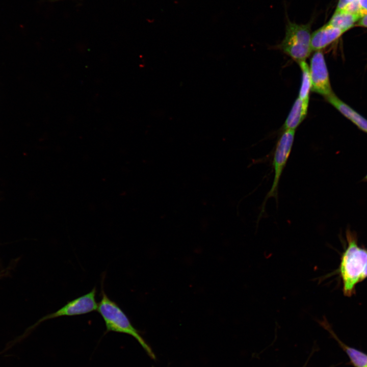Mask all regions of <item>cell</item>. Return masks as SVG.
Listing matches in <instances>:
<instances>
[{
    "label": "cell",
    "mask_w": 367,
    "mask_h": 367,
    "mask_svg": "<svg viewBox=\"0 0 367 367\" xmlns=\"http://www.w3.org/2000/svg\"><path fill=\"white\" fill-rule=\"evenodd\" d=\"M96 288L94 287L89 292L68 301L66 304L56 311L48 314L39 319L31 326L29 331L41 323L61 317H70L85 314L97 310L98 303L96 300Z\"/></svg>",
    "instance_id": "5"
},
{
    "label": "cell",
    "mask_w": 367,
    "mask_h": 367,
    "mask_svg": "<svg viewBox=\"0 0 367 367\" xmlns=\"http://www.w3.org/2000/svg\"><path fill=\"white\" fill-rule=\"evenodd\" d=\"M295 134V130H283L276 144L272 160L273 181L263 202L259 217H261L264 213L265 205L268 199L274 198L278 204L279 183L292 151Z\"/></svg>",
    "instance_id": "4"
},
{
    "label": "cell",
    "mask_w": 367,
    "mask_h": 367,
    "mask_svg": "<svg viewBox=\"0 0 367 367\" xmlns=\"http://www.w3.org/2000/svg\"><path fill=\"white\" fill-rule=\"evenodd\" d=\"M361 17L367 14V0H358Z\"/></svg>",
    "instance_id": "14"
},
{
    "label": "cell",
    "mask_w": 367,
    "mask_h": 367,
    "mask_svg": "<svg viewBox=\"0 0 367 367\" xmlns=\"http://www.w3.org/2000/svg\"><path fill=\"white\" fill-rule=\"evenodd\" d=\"M308 103L297 97L283 125V131L295 130L299 126L306 116Z\"/></svg>",
    "instance_id": "9"
},
{
    "label": "cell",
    "mask_w": 367,
    "mask_h": 367,
    "mask_svg": "<svg viewBox=\"0 0 367 367\" xmlns=\"http://www.w3.org/2000/svg\"><path fill=\"white\" fill-rule=\"evenodd\" d=\"M104 277L103 276L101 281L100 300L98 303L97 311L103 320L106 327V332H115L131 335L139 342L147 355L155 360L156 357L154 352L138 330L133 325L119 305L106 293L103 287Z\"/></svg>",
    "instance_id": "2"
},
{
    "label": "cell",
    "mask_w": 367,
    "mask_h": 367,
    "mask_svg": "<svg viewBox=\"0 0 367 367\" xmlns=\"http://www.w3.org/2000/svg\"><path fill=\"white\" fill-rule=\"evenodd\" d=\"M328 101L361 130L367 133V120L339 99L334 93L326 97Z\"/></svg>",
    "instance_id": "8"
},
{
    "label": "cell",
    "mask_w": 367,
    "mask_h": 367,
    "mask_svg": "<svg viewBox=\"0 0 367 367\" xmlns=\"http://www.w3.org/2000/svg\"><path fill=\"white\" fill-rule=\"evenodd\" d=\"M319 323L325 329L327 330L333 337L337 340L341 347L347 354L352 363L355 367H367L366 354L355 349L347 346L342 343L336 336L327 322L323 321L320 322Z\"/></svg>",
    "instance_id": "10"
},
{
    "label": "cell",
    "mask_w": 367,
    "mask_h": 367,
    "mask_svg": "<svg viewBox=\"0 0 367 367\" xmlns=\"http://www.w3.org/2000/svg\"><path fill=\"white\" fill-rule=\"evenodd\" d=\"M358 21V25L367 28V14L361 17Z\"/></svg>",
    "instance_id": "15"
},
{
    "label": "cell",
    "mask_w": 367,
    "mask_h": 367,
    "mask_svg": "<svg viewBox=\"0 0 367 367\" xmlns=\"http://www.w3.org/2000/svg\"><path fill=\"white\" fill-rule=\"evenodd\" d=\"M305 365H304V366H303V367H305Z\"/></svg>",
    "instance_id": "17"
},
{
    "label": "cell",
    "mask_w": 367,
    "mask_h": 367,
    "mask_svg": "<svg viewBox=\"0 0 367 367\" xmlns=\"http://www.w3.org/2000/svg\"><path fill=\"white\" fill-rule=\"evenodd\" d=\"M360 18L357 14L336 10L328 23L345 32L352 28Z\"/></svg>",
    "instance_id": "11"
},
{
    "label": "cell",
    "mask_w": 367,
    "mask_h": 367,
    "mask_svg": "<svg viewBox=\"0 0 367 367\" xmlns=\"http://www.w3.org/2000/svg\"><path fill=\"white\" fill-rule=\"evenodd\" d=\"M344 33L327 23L311 34L310 45L312 51L321 50L337 40Z\"/></svg>",
    "instance_id": "7"
},
{
    "label": "cell",
    "mask_w": 367,
    "mask_h": 367,
    "mask_svg": "<svg viewBox=\"0 0 367 367\" xmlns=\"http://www.w3.org/2000/svg\"><path fill=\"white\" fill-rule=\"evenodd\" d=\"M311 25L310 22L303 24L289 20L287 21L280 48L298 63L305 61L312 51L310 45Z\"/></svg>",
    "instance_id": "3"
},
{
    "label": "cell",
    "mask_w": 367,
    "mask_h": 367,
    "mask_svg": "<svg viewBox=\"0 0 367 367\" xmlns=\"http://www.w3.org/2000/svg\"><path fill=\"white\" fill-rule=\"evenodd\" d=\"M357 0H339L336 10H343L349 4Z\"/></svg>",
    "instance_id": "13"
},
{
    "label": "cell",
    "mask_w": 367,
    "mask_h": 367,
    "mask_svg": "<svg viewBox=\"0 0 367 367\" xmlns=\"http://www.w3.org/2000/svg\"><path fill=\"white\" fill-rule=\"evenodd\" d=\"M309 71L312 92L325 97L333 93L324 56L321 50L316 51L312 55Z\"/></svg>",
    "instance_id": "6"
},
{
    "label": "cell",
    "mask_w": 367,
    "mask_h": 367,
    "mask_svg": "<svg viewBox=\"0 0 367 367\" xmlns=\"http://www.w3.org/2000/svg\"><path fill=\"white\" fill-rule=\"evenodd\" d=\"M364 179L367 180V174H366V175L365 176Z\"/></svg>",
    "instance_id": "16"
},
{
    "label": "cell",
    "mask_w": 367,
    "mask_h": 367,
    "mask_svg": "<svg viewBox=\"0 0 367 367\" xmlns=\"http://www.w3.org/2000/svg\"><path fill=\"white\" fill-rule=\"evenodd\" d=\"M298 63L302 71V82L298 97L302 100L309 101L311 87L309 67L305 61Z\"/></svg>",
    "instance_id": "12"
},
{
    "label": "cell",
    "mask_w": 367,
    "mask_h": 367,
    "mask_svg": "<svg viewBox=\"0 0 367 367\" xmlns=\"http://www.w3.org/2000/svg\"><path fill=\"white\" fill-rule=\"evenodd\" d=\"M347 247L343 253L338 273L343 283L344 295L355 293L356 285L367 278V249L358 246L354 234L347 232Z\"/></svg>",
    "instance_id": "1"
}]
</instances>
